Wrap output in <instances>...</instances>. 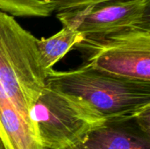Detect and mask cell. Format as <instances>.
Masks as SVG:
<instances>
[{
	"instance_id": "6da1fadb",
	"label": "cell",
	"mask_w": 150,
	"mask_h": 149,
	"mask_svg": "<svg viewBox=\"0 0 150 149\" xmlns=\"http://www.w3.org/2000/svg\"><path fill=\"white\" fill-rule=\"evenodd\" d=\"M36 40L12 16L0 11V136L8 149H45L28 116L46 87Z\"/></svg>"
},
{
	"instance_id": "7a4b0ae2",
	"label": "cell",
	"mask_w": 150,
	"mask_h": 149,
	"mask_svg": "<svg viewBox=\"0 0 150 149\" xmlns=\"http://www.w3.org/2000/svg\"><path fill=\"white\" fill-rule=\"evenodd\" d=\"M46 85L83 100L105 120L135 117L150 108V83L120 78L85 64L68 71L52 69Z\"/></svg>"
},
{
	"instance_id": "3957f363",
	"label": "cell",
	"mask_w": 150,
	"mask_h": 149,
	"mask_svg": "<svg viewBox=\"0 0 150 149\" xmlns=\"http://www.w3.org/2000/svg\"><path fill=\"white\" fill-rule=\"evenodd\" d=\"M28 116L38 142L45 149L70 148L105 121L83 100L47 85Z\"/></svg>"
},
{
	"instance_id": "277c9868",
	"label": "cell",
	"mask_w": 150,
	"mask_h": 149,
	"mask_svg": "<svg viewBox=\"0 0 150 149\" xmlns=\"http://www.w3.org/2000/svg\"><path fill=\"white\" fill-rule=\"evenodd\" d=\"M75 48L83 64L120 78L150 83V29H131L92 39H83Z\"/></svg>"
},
{
	"instance_id": "5b68a950",
	"label": "cell",
	"mask_w": 150,
	"mask_h": 149,
	"mask_svg": "<svg viewBox=\"0 0 150 149\" xmlns=\"http://www.w3.org/2000/svg\"><path fill=\"white\" fill-rule=\"evenodd\" d=\"M63 26L83 39L100 38L131 29H150V0H112L57 13Z\"/></svg>"
},
{
	"instance_id": "8992f818",
	"label": "cell",
	"mask_w": 150,
	"mask_h": 149,
	"mask_svg": "<svg viewBox=\"0 0 150 149\" xmlns=\"http://www.w3.org/2000/svg\"><path fill=\"white\" fill-rule=\"evenodd\" d=\"M69 149H150V131L135 117L105 120Z\"/></svg>"
},
{
	"instance_id": "52a82bcc",
	"label": "cell",
	"mask_w": 150,
	"mask_h": 149,
	"mask_svg": "<svg viewBox=\"0 0 150 149\" xmlns=\"http://www.w3.org/2000/svg\"><path fill=\"white\" fill-rule=\"evenodd\" d=\"M83 40V36L80 32L65 26L49 38L37 39L36 47L41 68L47 74L56 62Z\"/></svg>"
},
{
	"instance_id": "ba28073f",
	"label": "cell",
	"mask_w": 150,
	"mask_h": 149,
	"mask_svg": "<svg viewBox=\"0 0 150 149\" xmlns=\"http://www.w3.org/2000/svg\"><path fill=\"white\" fill-rule=\"evenodd\" d=\"M59 0H0V11L12 17H48Z\"/></svg>"
},
{
	"instance_id": "9c48e42d",
	"label": "cell",
	"mask_w": 150,
	"mask_h": 149,
	"mask_svg": "<svg viewBox=\"0 0 150 149\" xmlns=\"http://www.w3.org/2000/svg\"><path fill=\"white\" fill-rule=\"evenodd\" d=\"M107 1H112V0H59L56 7V11L60 12L67 10L81 8L87 5L107 2Z\"/></svg>"
},
{
	"instance_id": "30bf717a",
	"label": "cell",
	"mask_w": 150,
	"mask_h": 149,
	"mask_svg": "<svg viewBox=\"0 0 150 149\" xmlns=\"http://www.w3.org/2000/svg\"><path fill=\"white\" fill-rule=\"evenodd\" d=\"M0 149H8V148L6 147L4 141H3V139H2L1 136H0Z\"/></svg>"
}]
</instances>
